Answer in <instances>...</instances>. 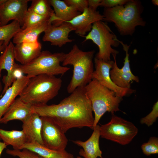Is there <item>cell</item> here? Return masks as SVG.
Segmentation results:
<instances>
[{"label":"cell","instance_id":"cell-12","mask_svg":"<svg viewBox=\"0 0 158 158\" xmlns=\"http://www.w3.org/2000/svg\"><path fill=\"white\" fill-rule=\"evenodd\" d=\"M73 31L74 29L67 22H63L58 26L51 23L44 32L42 40L44 42H50L52 45L61 47L74 40L68 38L69 33Z\"/></svg>","mask_w":158,"mask_h":158},{"label":"cell","instance_id":"cell-7","mask_svg":"<svg viewBox=\"0 0 158 158\" xmlns=\"http://www.w3.org/2000/svg\"><path fill=\"white\" fill-rule=\"evenodd\" d=\"M83 42L92 40L97 45L99 51L95 57L105 61L111 60V54L118 53L112 47H117L120 44L116 35L112 31L107 23L102 21L93 23L91 30L86 36Z\"/></svg>","mask_w":158,"mask_h":158},{"label":"cell","instance_id":"cell-11","mask_svg":"<svg viewBox=\"0 0 158 158\" xmlns=\"http://www.w3.org/2000/svg\"><path fill=\"white\" fill-rule=\"evenodd\" d=\"M29 0H6L0 5V24H8L11 20L18 22L23 26L25 16L28 11Z\"/></svg>","mask_w":158,"mask_h":158},{"label":"cell","instance_id":"cell-20","mask_svg":"<svg viewBox=\"0 0 158 158\" xmlns=\"http://www.w3.org/2000/svg\"><path fill=\"white\" fill-rule=\"evenodd\" d=\"M27 149L44 158H74L73 155L65 150H56L50 149L36 142H28L20 150Z\"/></svg>","mask_w":158,"mask_h":158},{"label":"cell","instance_id":"cell-2","mask_svg":"<svg viewBox=\"0 0 158 158\" xmlns=\"http://www.w3.org/2000/svg\"><path fill=\"white\" fill-rule=\"evenodd\" d=\"M143 9L140 1L129 0L123 5L104 8L103 20L114 23L121 35H132L136 27L146 25L141 16Z\"/></svg>","mask_w":158,"mask_h":158},{"label":"cell","instance_id":"cell-38","mask_svg":"<svg viewBox=\"0 0 158 158\" xmlns=\"http://www.w3.org/2000/svg\"><path fill=\"white\" fill-rule=\"evenodd\" d=\"M152 3L154 5L158 6V1L157 0H152Z\"/></svg>","mask_w":158,"mask_h":158},{"label":"cell","instance_id":"cell-25","mask_svg":"<svg viewBox=\"0 0 158 158\" xmlns=\"http://www.w3.org/2000/svg\"><path fill=\"white\" fill-rule=\"evenodd\" d=\"M21 29L20 23L16 20L4 26L0 24V41H3L6 46L11 39Z\"/></svg>","mask_w":158,"mask_h":158},{"label":"cell","instance_id":"cell-15","mask_svg":"<svg viewBox=\"0 0 158 158\" xmlns=\"http://www.w3.org/2000/svg\"><path fill=\"white\" fill-rule=\"evenodd\" d=\"M32 106L22 101L19 97L16 99L7 109L0 120V123L7 124L13 120L22 122L33 113Z\"/></svg>","mask_w":158,"mask_h":158},{"label":"cell","instance_id":"cell-9","mask_svg":"<svg viewBox=\"0 0 158 158\" xmlns=\"http://www.w3.org/2000/svg\"><path fill=\"white\" fill-rule=\"evenodd\" d=\"M40 118L42 121L41 136L44 145L54 150H65L68 140L61 128L51 118Z\"/></svg>","mask_w":158,"mask_h":158},{"label":"cell","instance_id":"cell-27","mask_svg":"<svg viewBox=\"0 0 158 158\" xmlns=\"http://www.w3.org/2000/svg\"><path fill=\"white\" fill-rule=\"evenodd\" d=\"M51 18L42 16L28 10L24 18L22 29L50 21Z\"/></svg>","mask_w":158,"mask_h":158},{"label":"cell","instance_id":"cell-31","mask_svg":"<svg viewBox=\"0 0 158 158\" xmlns=\"http://www.w3.org/2000/svg\"><path fill=\"white\" fill-rule=\"evenodd\" d=\"M158 117V102H157L154 105L152 110L145 116L140 120L141 124H145L149 127L152 126L156 121Z\"/></svg>","mask_w":158,"mask_h":158},{"label":"cell","instance_id":"cell-18","mask_svg":"<svg viewBox=\"0 0 158 158\" xmlns=\"http://www.w3.org/2000/svg\"><path fill=\"white\" fill-rule=\"evenodd\" d=\"M51 6L54 9V14L50 18L53 24L58 26L64 22L70 21L80 14L73 7L67 5L64 1L59 0H49Z\"/></svg>","mask_w":158,"mask_h":158},{"label":"cell","instance_id":"cell-32","mask_svg":"<svg viewBox=\"0 0 158 158\" xmlns=\"http://www.w3.org/2000/svg\"><path fill=\"white\" fill-rule=\"evenodd\" d=\"M68 6L75 8L78 11L82 13L85 8L88 7L87 0H64Z\"/></svg>","mask_w":158,"mask_h":158},{"label":"cell","instance_id":"cell-36","mask_svg":"<svg viewBox=\"0 0 158 158\" xmlns=\"http://www.w3.org/2000/svg\"><path fill=\"white\" fill-rule=\"evenodd\" d=\"M6 46L5 45L4 43V42L3 41H0V52L3 51L5 48L6 47ZM3 90L2 86L1 83V82L0 80V93Z\"/></svg>","mask_w":158,"mask_h":158},{"label":"cell","instance_id":"cell-30","mask_svg":"<svg viewBox=\"0 0 158 158\" xmlns=\"http://www.w3.org/2000/svg\"><path fill=\"white\" fill-rule=\"evenodd\" d=\"M6 153L19 158H44L35 152L25 149L21 150L7 149L6 150Z\"/></svg>","mask_w":158,"mask_h":158},{"label":"cell","instance_id":"cell-8","mask_svg":"<svg viewBox=\"0 0 158 158\" xmlns=\"http://www.w3.org/2000/svg\"><path fill=\"white\" fill-rule=\"evenodd\" d=\"M138 129L131 122L112 114L110 121L100 126L102 138L122 145L129 144L136 135Z\"/></svg>","mask_w":158,"mask_h":158},{"label":"cell","instance_id":"cell-17","mask_svg":"<svg viewBox=\"0 0 158 158\" xmlns=\"http://www.w3.org/2000/svg\"><path fill=\"white\" fill-rule=\"evenodd\" d=\"M30 78L23 75L15 81L0 99V120L7 109L19 96L28 84Z\"/></svg>","mask_w":158,"mask_h":158},{"label":"cell","instance_id":"cell-16","mask_svg":"<svg viewBox=\"0 0 158 158\" xmlns=\"http://www.w3.org/2000/svg\"><path fill=\"white\" fill-rule=\"evenodd\" d=\"M42 45L38 41L35 42H22L14 47L15 59L24 65L27 64L40 54Z\"/></svg>","mask_w":158,"mask_h":158},{"label":"cell","instance_id":"cell-29","mask_svg":"<svg viewBox=\"0 0 158 158\" xmlns=\"http://www.w3.org/2000/svg\"><path fill=\"white\" fill-rule=\"evenodd\" d=\"M141 148L143 154L147 156L158 153V138L152 136L150 137L147 142L143 143Z\"/></svg>","mask_w":158,"mask_h":158},{"label":"cell","instance_id":"cell-19","mask_svg":"<svg viewBox=\"0 0 158 158\" xmlns=\"http://www.w3.org/2000/svg\"><path fill=\"white\" fill-rule=\"evenodd\" d=\"M23 123L22 130L27 136L28 142H36L44 145L41 136L42 121L40 117L33 113Z\"/></svg>","mask_w":158,"mask_h":158},{"label":"cell","instance_id":"cell-34","mask_svg":"<svg viewBox=\"0 0 158 158\" xmlns=\"http://www.w3.org/2000/svg\"><path fill=\"white\" fill-rule=\"evenodd\" d=\"M129 1V0H102L100 6L104 8H112L124 5Z\"/></svg>","mask_w":158,"mask_h":158},{"label":"cell","instance_id":"cell-28","mask_svg":"<svg viewBox=\"0 0 158 158\" xmlns=\"http://www.w3.org/2000/svg\"><path fill=\"white\" fill-rule=\"evenodd\" d=\"M23 74L19 68V64L16 63L11 74L8 76L4 75L3 78L2 80L4 84V86L0 97L2 96L6 90L12 85L13 82L18 78L23 76Z\"/></svg>","mask_w":158,"mask_h":158},{"label":"cell","instance_id":"cell-13","mask_svg":"<svg viewBox=\"0 0 158 158\" xmlns=\"http://www.w3.org/2000/svg\"><path fill=\"white\" fill-rule=\"evenodd\" d=\"M104 16L99 11H95L88 7L80 14L68 21L74 29L75 32L81 37H84L91 30L94 23L103 20Z\"/></svg>","mask_w":158,"mask_h":158},{"label":"cell","instance_id":"cell-21","mask_svg":"<svg viewBox=\"0 0 158 158\" xmlns=\"http://www.w3.org/2000/svg\"><path fill=\"white\" fill-rule=\"evenodd\" d=\"M50 21L39 24L24 29H21L13 37V43L16 44L22 42H35L38 41L40 35L44 32Z\"/></svg>","mask_w":158,"mask_h":158},{"label":"cell","instance_id":"cell-22","mask_svg":"<svg viewBox=\"0 0 158 158\" xmlns=\"http://www.w3.org/2000/svg\"><path fill=\"white\" fill-rule=\"evenodd\" d=\"M114 61L112 68L110 71V76L113 82L120 87L130 88V82L133 80L139 82L138 77L134 75L132 72H126L122 71L117 66L116 61V54H112Z\"/></svg>","mask_w":158,"mask_h":158},{"label":"cell","instance_id":"cell-3","mask_svg":"<svg viewBox=\"0 0 158 158\" xmlns=\"http://www.w3.org/2000/svg\"><path fill=\"white\" fill-rule=\"evenodd\" d=\"M62 83L61 79L55 76L38 75L30 78L19 97L32 106L45 105L57 95Z\"/></svg>","mask_w":158,"mask_h":158},{"label":"cell","instance_id":"cell-10","mask_svg":"<svg viewBox=\"0 0 158 158\" xmlns=\"http://www.w3.org/2000/svg\"><path fill=\"white\" fill-rule=\"evenodd\" d=\"M95 70L92 78L97 80L102 85L113 91L116 95L121 98L123 97L134 93L135 90L131 88L120 87L116 85L111 78L110 71L112 68L114 61L111 60L105 61L94 59Z\"/></svg>","mask_w":158,"mask_h":158},{"label":"cell","instance_id":"cell-40","mask_svg":"<svg viewBox=\"0 0 158 158\" xmlns=\"http://www.w3.org/2000/svg\"><path fill=\"white\" fill-rule=\"evenodd\" d=\"M77 158H81V157L80 156H78L77 157Z\"/></svg>","mask_w":158,"mask_h":158},{"label":"cell","instance_id":"cell-6","mask_svg":"<svg viewBox=\"0 0 158 158\" xmlns=\"http://www.w3.org/2000/svg\"><path fill=\"white\" fill-rule=\"evenodd\" d=\"M65 54L63 52L52 53L49 51H43L37 57L27 64H19V68L30 78L40 74L63 75L70 69L60 64L63 61Z\"/></svg>","mask_w":158,"mask_h":158},{"label":"cell","instance_id":"cell-14","mask_svg":"<svg viewBox=\"0 0 158 158\" xmlns=\"http://www.w3.org/2000/svg\"><path fill=\"white\" fill-rule=\"evenodd\" d=\"M93 131L90 137L86 141L72 140L73 143L82 147L79 154L84 158H103L102 152L99 146V141L100 136V126L97 124L93 129Z\"/></svg>","mask_w":158,"mask_h":158},{"label":"cell","instance_id":"cell-39","mask_svg":"<svg viewBox=\"0 0 158 158\" xmlns=\"http://www.w3.org/2000/svg\"><path fill=\"white\" fill-rule=\"evenodd\" d=\"M6 0H0V5L4 3Z\"/></svg>","mask_w":158,"mask_h":158},{"label":"cell","instance_id":"cell-4","mask_svg":"<svg viewBox=\"0 0 158 158\" xmlns=\"http://www.w3.org/2000/svg\"><path fill=\"white\" fill-rule=\"evenodd\" d=\"M95 52L94 50L83 51L74 44L71 51L65 54L63 66L70 65L73 68V75L67 87L68 93L71 94L78 87H85L92 79Z\"/></svg>","mask_w":158,"mask_h":158},{"label":"cell","instance_id":"cell-5","mask_svg":"<svg viewBox=\"0 0 158 158\" xmlns=\"http://www.w3.org/2000/svg\"><path fill=\"white\" fill-rule=\"evenodd\" d=\"M85 88L95 114L93 129L106 112L113 114L120 110L119 107L122 99L94 78L85 86Z\"/></svg>","mask_w":158,"mask_h":158},{"label":"cell","instance_id":"cell-35","mask_svg":"<svg viewBox=\"0 0 158 158\" xmlns=\"http://www.w3.org/2000/svg\"><path fill=\"white\" fill-rule=\"evenodd\" d=\"M102 0H87L88 7L95 11L100 6Z\"/></svg>","mask_w":158,"mask_h":158},{"label":"cell","instance_id":"cell-33","mask_svg":"<svg viewBox=\"0 0 158 158\" xmlns=\"http://www.w3.org/2000/svg\"><path fill=\"white\" fill-rule=\"evenodd\" d=\"M120 44H121L123 47V50L126 52V55L124 59V65L121 68V70L124 72H131L130 66V61L129 60V54L128 53V50L130 45H128L127 44H124L122 41L118 40Z\"/></svg>","mask_w":158,"mask_h":158},{"label":"cell","instance_id":"cell-1","mask_svg":"<svg viewBox=\"0 0 158 158\" xmlns=\"http://www.w3.org/2000/svg\"><path fill=\"white\" fill-rule=\"evenodd\" d=\"M32 109L40 117L51 118L65 133L75 128L93 129L94 118L85 87L77 88L58 104L32 106Z\"/></svg>","mask_w":158,"mask_h":158},{"label":"cell","instance_id":"cell-37","mask_svg":"<svg viewBox=\"0 0 158 158\" xmlns=\"http://www.w3.org/2000/svg\"><path fill=\"white\" fill-rule=\"evenodd\" d=\"M0 138V157L3 150L6 148L7 145L4 142H1Z\"/></svg>","mask_w":158,"mask_h":158},{"label":"cell","instance_id":"cell-26","mask_svg":"<svg viewBox=\"0 0 158 158\" xmlns=\"http://www.w3.org/2000/svg\"><path fill=\"white\" fill-rule=\"evenodd\" d=\"M51 6L49 0H33L28 10L42 16L51 18L54 14Z\"/></svg>","mask_w":158,"mask_h":158},{"label":"cell","instance_id":"cell-23","mask_svg":"<svg viewBox=\"0 0 158 158\" xmlns=\"http://www.w3.org/2000/svg\"><path fill=\"white\" fill-rule=\"evenodd\" d=\"M0 138L7 145H11L13 149L20 150L22 146L28 142L24 131L5 130L0 128Z\"/></svg>","mask_w":158,"mask_h":158},{"label":"cell","instance_id":"cell-24","mask_svg":"<svg viewBox=\"0 0 158 158\" xmlns=\"http://www.w3.org/2000/svg\"><path fill=\"white\" fill-rule=\"evenodd\" d=\"M14 47L13 43L10 41L0 55V78L3 70L7 71V76L9 75L13 71L16 64Z\"/></svg>","mask_w":158,"mask_h":158}]
</instances>
